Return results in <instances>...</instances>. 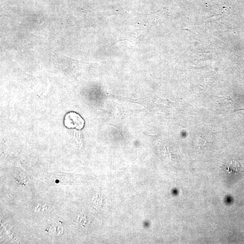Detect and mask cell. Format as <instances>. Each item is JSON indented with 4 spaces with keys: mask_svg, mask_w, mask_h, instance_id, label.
Returning a JSON list of instances; mask_svg holds the SVG:
<instances>
[{
    "mask_svg": "<svg viewBox=\"0 0 244 244\" xmlns=\"http://www.w3.org/2000/svg\"><path fill=\"white\" fill-rule=\"evenodd\" d=\"M64 122L66 126L68 128L82 129L84 126V120L80 115L75 112H70L67 115Z\"/></svg>",
    "mask_w": 244,
    "mask_h": 244,
    "instance_id": "cell-1",
    "label": "cell"
},
{
    "mask_svg": "<svg viewBox=\"0 0 244 244\" xmlns=\"http://www.w3.org/2000/svg\"><path fill=\"white\" fill-rule=\"evenodd\" d=\"M240 167H241V165H240V163L234 161V162H231L229 166L228 167V169L229 170H231V171L237 172Z\"/></svg>",
    "mask_w": 244,
    "mask_h": 244,
    "instance_id": "cell-2",
    "label": "cell"
}]
</instances>
